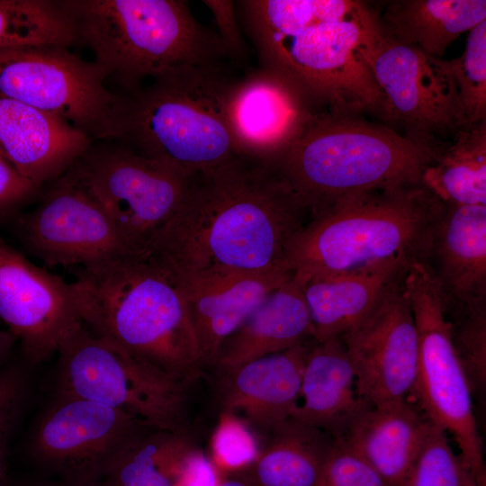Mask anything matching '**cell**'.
Segmentation results:
<instances>
[{
	"label": "cell",
	"mask_w": 486,
	"mask_h": 486,
	"mask_svg": "<svg viewBox=\"0 0 486 486\" xmlns=\"http://www.w3.org/2000/svg\"><path fill=\"white\" fill-rule=\"evenodd\" d=\"M0 320L32 363L50 358L83 323L69 284L28 260L0 237Z\"/></svg>",
	"instance_id": "16"
},
{
	"label": "cell",
	"mask_w": 486,
	"mask_h": 486,
	"mask_svg": "<svg viewBox=\"0 0 486 486\" xmlns=\"http://www.w3.org/2000/svg\"><path fill=\"white\" fill-rule=\"evenodd\" d=\"M239 4L264 68L290 79L313 107L382 116V93L361 54L379 25L376 11L352 0H247Z\"/></svg>",
	"instance_id": "2"
},
{
	"label": "cell",
	"mask_w": 486,
	"mask_h": 486,
	"mask_svg": "<svg viewBox=\"0 0 486 486\" xmlns=\"http://www.w3.org/2000/svg\"><path fill=\"white\" fill-rule=\"evenodd\" d=\"M410 262L390 258L302 282L312 321L313 340L321 342L341 337L362 320Z\"/></svg>",
	"instance_id": "23"
},
{
	"label": "cell",
	"mask_w": 486,
	"mask_h": 486,
	"mask_svg": "<svg viewBox=\"0 0 486 486\" xmlns=\"http://www.w3.org/2000/svg\"><path fill=\"white\" fill-rule=\"evenodd\" d=\"M106 71L58 45L0 50V93L55 115L92 139H122L128 97L108 89Z\"/></svg>",
	"instance_id": "10"
},
{
	"label": "cell",
	"mask_w": 486,
	"mask_h": 486,
	"mask_svg": "<svg viewBox=\"0 0 486 486\" xmlns=\"http://www.w3.org/2000/svg\"><path fill=\"white\" fill-rule=\"evenodd\" d=\"M404 272L373 310L340 337L358 392L371 407L410 400L413 393L418 341Z\"/></svg>",
	"instance_id": "14"
},
{
	"label": "cell",
	"mask_w": 486,
	"mask_h": 486,
	"mask_svg": "<svg viewBox=\"0 0 486 486\" xmlns=\"http://www.w3.org/2000/svg\"><path fill=\"white\" fill-rule=\"evenodd\" d=\"M469 470L461 456L454 453L446 433L428 420L404 486H464Z\"/></svg>",
	"instance_id": "33"
},
{
	"label": "cell",
	"mask_w": 486,
	"mask_h": 486,
	"mask_svg": "<svg viewBox=\"0 0 486 486\" xmlns=\"http://www.w3.org/2000/svg\"><path fill=\"white\" fill-rule=\"evenodd\" d=\"M223 477L196 445L185 456L175 486H217Z\"/></svg>",
	"instance_id": "38"
},
{
	"label": "cell",
	"mask_w": 486,
	"mask_h": 486,
	"mask_svg": "<svg viewBox=\"0 0 486 486\" xmlns=\"http://www.w3.org/2000/svg\"><path fill=\"white\" fill-rule=\"evenodd\" d=\"M21 245L50 266H80L130 251L113 222L69 167L42 202L13 220Z\"/></svg>",
	"instance_id": "13"
},
{
	"label": "cell",
	"mask_w": 486,
	"mask_h": 486,
	"mask_svg": "<svg viewBox=\"0 0 486 486\" xmlns=\"http://www.w3.org/2000/svg\"><path fill=\"white\" fill-rule=\"evenodd\" d=\"M70 168L133 252L145 251L174 216L190 181L173 167L126 148L89 149Z\"/></svg>",
	"instance_id": "12"
},
{
	"label": "cell",
	"mask_w": 486,
	"mask_h": 486,
	"mask_svg": "<svg viewBox=\"0 0 486 486\" xmlns=\"http://www.w3.org/2000/svg\"><path fill=\"white\" fill-rule=\"evenodd\" d=\"M260 443L258 434L245 420L219 412L211 436L210 458L221 474L242 472L256 460Z\"/></svg>",
	"instance_id": "34"
},
{
	"label": "cell",
	"mask_w": 486,
	"mask_h": 486,
	"mask_svg": "<svg viewBox=\"0 0 486 486\" xmlns=\"http://www.w3.org/2000/svg\"><path fill=\"white\" fill-rule=\"evenodd\" d=\"M447 63L468 124L486 121V20L469 31L463 54Z\"/></svg>",
	"instance_id": "31"
},
{
	"label": "cell",
	"mask_w": 486,
	"mask_h": 486,
	"mask_svg": "<svg viewBox=\"0 0 486 486\" xmlns=\"http://www.w3.org/2000/svg\"><path fill=\"white\" fill-rule=\"evenodd\" d=\"M306 212L272 166L237 157L190 177L178 210L145 251L174 276L288 273L287 248Z\"/></svg>",
	"instance_id": "1"
},
{
	"label": "cell",
	"mask_w": 486,
	"mask_h": 486,
	"mask_svg": "<svg viewBox=\"0 0 486 486\" xmlns=\"http://www.w3.org/2000/svg\"><path fill=\"white\" fill-rule=\"evenodd\" d=\"M58 355L61 395L98 402L153 429L187 432L192 386L86 328L64 339Z\"/></svg>",
	"instance_id": "8"
},
{
	"label": "cell",
	"mask_w": 486,
	"mask_h": 486,
	"mask_svg": "<svg viewBox=\"0 0 486 486\" xmlns=\"http://www.w3.org/2000/svg\"><path fill=\"white\" fill-rule=\"evenodd\" d=\"M436 154L356 114L316 112L272 167L314 215L349 195L421 184Z\"/></svg>",
	"instance_id": "5"
},
{
	"label": "cell",
	"mask_w": 486,
	"mask_h": 486,
	"mask_svg": "<svg viewBox=\"0 0 486 486\" xmlns=\"http://www.w3.org/2000/svg\"><path fill=\"white\" fill-rule=\"evenodd\" d=\"M379 16L392 40L442 58L463 32L486 20V1L397 0Z\"/></svg>",
	"instance_id": "26"
},
{
	"label": "cell",
	"mask_w": 486,
	"mask_h": 486,
	"mask_svg": "<svg viewBox=\"0 0 486 486\" xmlns=\"http://www.w3.org/2000/svg\"><path fill=\"white\" fill-rule=\"evenodd\" d=\"M464 486H486V480L478 479L471 470L468 471Z\"/></svg>",
	"instance_id": "43"
},
{
	"label": "cell",
	"mask_w": 486,
	"mask_h": 486,
	"mask_svg": "<svg viewBox=\"0 0 486 486\" xmlns=\"http://www.w3.org/2000/svg\"><path fill=\"white\" fill-rule=\"evenodd\" d=\"M369 407L358 392L355 370L341 338L313 340L290 418L338 438Z\"/></svg>",
	"instance_id": "22"
},
{
	"label": "cell",
	"mask_w": 486,
	"mask_h": 486,
	"mask_svg": "<svg viewBox=\"0 0 486 486\" xmlns=\"http://www.w3.org/2000/svg\"><path fill=\"white\" fill-rule=\"evenodd\" d=\"M452 339L471 385H482L486 374V302L473 304L444 302Z\"/></svg>",
	"instance_id": "32"
},
{
	"label": "cell",
	"mask_w": 486,
	"mask_h": 486,
	"mask_svg": "<svg viewBox=\"0 0 486 486\" xmlns=\"http://www.w3.org/2000/svg\"><path fill=\"white\" fill-rule=\"evenodd\" d=\"M445 203L422 184L344 197L293 236L284 266L300 283L390 258L428 260Z\"/></svg>",
	"instance_id": "4"
},
{
	"label": "cell",
	"mask_w": 486,
	"mask_h": 486,
	"mask_svg": "<svg viewBox=\"0 0 486 486\" xmlns=\"http://www.w3.org/2000/svg\"><path fill=\"white\" fill-rule=\"evenodd\" d=\"M421 184L445 204L486 205V121L462 129L444 145Z\"/></svg>",
	"instance_id": "28"
},
{
	"label": "cell",
	"mask_w": 486,
	"mask_h": 486,
	"mask_svg": "<svg viewBox=\"0 0 486 486\" xmlns=\"http://www.w3.org/2000/svg\"><path fill=\"white\" fill-rule=\"evenodd\" d=\"M361 54L383 95L382 117L404 137L437 151L470 126L447 60L392 40L381 21Z\"/></svg>",
	"instance_id": "11"
},
{
	"label": "cell",
	"mask_w": 486,
	"mask_h": 486,
	"mask_svg": "<svg viewBox=\"0 0 486 486\" xmlns=\"http://www.w3.org/2000/svg\"><path fill=\"white\" fill-rule=\"evenodd\" d=\"M217 23L220 37L228 55H241L243 39L237 22L233 2L228 0H204Z\"/></svg>",
	"instance_id": "39"
},
{
	"label": "cell",
	"mask_w": 486,
	"mask_h": 486,
	"mask_svg": "<svg viewBox=\"0 0 486 486\" xmlns=\"http://www.w3.org/2000/svg\"><path fill=\"white\" fill-rule=\"evenodd\" d=\"M72 23L58 1L0 0V50L22 46L69 47Z\"/></svg>",
	"instance_id": "30"
},
{
	"label": "cell",
	"mask_w": 486,
	"mask_h": 486,
	"mask_svg": "<svg viewBox=\"0 0 486 486\" xmlns=\"http://www.w3.org/2000/svg\"><path fill=\"white\" fill-rule=\"evenodd\" d=\"M315 112L290 79L264 67L235 81L227 99V119L238 156L270 166Z\"/></svg>",
	"instance_id": "17"
},
{
	"label": "cell",
	"mask_w": 486,
	"mask_h": 486,
	"mask_svg": "<svg viewBox=\"0 0 486 486\" xmlns=\"http://www.w3.org/2000/svg\"><path fill=\"white\" fill-rule=\"evenodd\" d=\"M334 439L290 418L263 436L256 460L243 472L256 486H315Z\"/></svg>",
	"instance_id": "27"
},
{
	"label": "cell",
	"mask_w": 486,
	"mask_h": 486,
	"mask_svg": "<svg viewBox=\"0 0 486 486\" xmlns=\"http://www.w3.org/2000/svg\"><path fill=\"white\" fill-rule=\"evenodd\" d=\"M147 429L150 428L122 411L61 395L39 425L32 453L68 481L102 480L120 448Z\"/></svg>",
	"instance_id": "15"
},
{
	"label": "cell",
	"mask_w": 486,
	"mask_h": 486,
	"mask_svg": "<svg viewBox=\"0 0 486 486\" xmlns=\"http://www.w3.org/2000/svg\"><path fill=\"white\" fill-rule=\"evenodd\" d=\"M195 446L188 431L147 429L120 448L103 480L107 486H175L185 456Z\"/></svg>",
	"instance_id": "29"
},
{
	"label": "cell",
	"mask_w": 486,
	"mask_h": 486,
	"mask_svg": "<svg viewBox=\"0 0 486 486\" xmlns=\"http://www.w3.org/2000/svg\"><path fill=\"white\" fill-rule=\"evenodd\" d=\"M0 486H7V482L0 480Z\"/></svg>",
	"instance_id": "44"
},
{
	"label": "cell",
	"mask_w": 486,
	"mask_h": 486,
	"mask_svg": "<svg viewBox=\"0 0 486 486\" xmlns=\"http://www.w3.org/2000/svg\"><path fill=\"white\" fill-rule=\"evenodd\" d=\"M26 486H107L104 481L96 480V481H68L64 482H56V483H37L31 484Z\"/></svg>",
	"instance_id": "41"
},
{
	"label": "cell",
	"mask_w": 486,
	"mask_h": 486,
	"mask_svg": "<svg viewBox=\"0 0 486 486\" xmlns=\"http://www.w3.org/2000/svg\"><path fill=\"white\" fill-rule=\"evenodd\" d=\"M22 394V382L14 370L0 374V480L6 482L5 455Z\"/></svg>",
	"instance_id": "36"
},
{
	"label": "cell",
	"mask_w": 486,
	"mask_h": 486,
	"mask_svg": "<svg viewBox=\"0 0 486 486\" xmlns=\"http://www.w3.org/2000/svg\"><path fill=\"white\" fill-rule=\"evenodd\" d=\"M315 486H387L378 472L340 438H335Z\"/></svg>",
	"instance_id": "35"
},
{
	"label": "cell",
	"mask_w": 486,
	"mask_h": 486,
	"mask_svg": "<svg viewBox=\"0 0 486 486\" xmlns=\"http://www.w3.org/2000/svg\"><path fill=\"white\" fill-rule=\"evenodd\" d=\"M81 40L119 85L135 93L146 79L228 55L218 33L181 0L58 1Z\"/></svg>",
	"instance_id": "6"
},
{
	"label": "cell",
	"mask_w": 486,
	"mask_h": 486,
	"mask_svg": "<svg viewBox=\"0 0 486 486\" xmlns=\"http://www.w3.org/2000/svg\"><path fill=\"white\" fill-rule=\"evenodd\" d=\"M290 275L286 272L229 271L173 275L184 298L204 368L212 365L221 344Z\"/></svg>",
	"instance_id": "19"
},
{
	"label": "cell",
	"mask_w": 486,
	"mask_h": 486,
	"mask_svg": "<svg viewBox=\"0 0 486 486\" xmlns=\"http://www.w3.org/2000/svg\"><path fill=\"white\" fill-rule=\"evenodd\" d=\"M234 82L216 63L167 71L128 97L122 139L191 177L238 157L227 119Z\"/></svg>",
	"instance_id": "7"
},
{
	"label": "cell",
	"mask_w": 486,
	"mask_h": 486,
	"mask_svg": "<svg viewBox=\"0 0 486 486\" xmlns=\"http://www.w3.org/2000/svg\"><path fill=\"white\" fill-rule=\"evenodd\" d=\"M403 284L418 341L413 393L425 417L449 433L471 472L486 479L482 443L472 403V385L454 347L443 295L427 260L407 266Z\"/></svg>",
	"instance_id": "9"
},
{
	"label": "cell",
	"mask_w": 486,
	"mask_h": 486,
	"mask_svg": "<svg viewBox=\"0 0 486 486\" xmlns=\"http://www.w3.org/2000/svg\"><path fill=\"white\" fill-rule=\"evenodd\" d=\"M15 341V338L8 329H0V359L7 354Z\"/></svg>",
	"instance_id": "42"
},
{
	"label": "cell",
	"mask_w": 486,
	"mask_h": 486,
	"mask_svg": "<svg viewBox=\"0 0 486 486\" xmlns=\"http://www.w3.org/2000/svg\"><path fill=\"white\" fill-rule=\"evenodd\" d=\"M217 486H256L246 472H237L229 477L224 476Z\"/></svg>",
	"instance_id": "40"
},
{
	"label": "cell",
	"mask_w": 486,
	"mask_h": 486,
	"mask_svg": "<svg viewBox=\"0 0 486 486\" xmlns=\"http://www.w3.org/2000/svg\"><path fill=\"white\" fill-rule=\"evenodd\" d=\"M314 339L302 286L292 274L220 346L213 369L232 368Z\"/></svg>",
	"instance_id": "24"
},
{
	"label": "cell",
	"mask_w": 486,
	"mask_h": 486,
	"mask_svg": "<svg viewBox=\"0 0 486 486\" xmlns=\"http://www.w3.org/2000/svg\"><path fill=\"white\" fill-rule=\"evenodd\" d=\"M428 262L446 303L486 302V205L445 204Z\"/></svg>",
	"instance_id": "21"
},
{
	"label": "cell",
	"mask_w": 486,
	"mask_h": 486,
	"mask_svg": "<svg viewBox=\"0 0 486 486\" xmlns=\"http://www.w3.org/2000/svg\"><path fill=\"white\" fill-rule=\"evenodd\" d=\"M428 423L425 415L405 400L369 407L338 438L362 456L387 486H404Z\"/></svg>",
	"instance_id": "25"
},
{
	"label": "cell",
	"mask_w": 486,
	"mask_h": 486,
	"mask_svg": "<svg viewBox=\"0 0 486 486\" xmlns=\"http://www.w3.org/2000/svg\"><path fill=\"white\" fill-rule=\"evenodd\" d=\"M38 189L0 155V222L12 220Z\"/></svg>",
	"instance_id": "37"
},
{
	"label": "cell",
	"mask_w": 486,
	"mask_h": 486,
	"mask_svg": "<svg viewBox=\"0 0 486 486\" xmlns=\"http://www.w3.org/2000/svg\"><path fill=\"white\" fill-rule=\"evenodd\" d=\"M91 140L64 120L0 93V155L38 188L63 175Z\"/></svg>",
	"instance_id": "20"
},
{
	"label": "cell",
	"mask_w": 486,
	"mask_h": 486,
	"mask_svg": "<svg viewBox=\"0 0 486 486\" xmlns=\"http://www.w3.org/2000/svg\"><path fill=\"white\" fill-rule=\"evenodd\" d=\"M312 341L232 368L214 369L219 412L242 418L262 436L290 418Z\"/></svg>",
	"instance_id": "18"
},
{
	"label": "cell",
	"mask_w": 486,
	"mask_h": 486,
	"mask_svg": "<svg viewBox=\"0 0 486 486\" xmlns=\"http://www.w3.org/2000/svg\"><path fill=\"white\" fill-rule=\"evenodd\" d=\"M77 314L93 333L193 385L204 374L176 279L146 251L82 266L69 284Z\"/></svg>",
	"instance_id": "3"
}]
</instances>
